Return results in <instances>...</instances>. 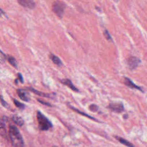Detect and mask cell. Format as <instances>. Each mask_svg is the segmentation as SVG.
Returning a JSON list of instances; mask_svg holds the SVG:
<instances>
[{"instance_id": "obj_5", "label": "cell", "mask_w": 147, "mask_h": 147, "mask_svg": "<svg viewBox=\"0 0 147 147\" xmlns=\"http://www.w3.org/2000/svg\"><path fill=\"white\" fill-rule=\"evenodd\" d=\"M108 107L111 110L113 111L115 113H121L124 110V107L122 103L121 102H115V103H111L109 105Z\"/></svg>"}, {"instance_id": "obj_24", "label": "cell", "mask_w": 147, "mask_h": 147, "mask_svg": "<svg viewBox=\"0 0 147 147\" xmlns=\"http://www.w3.org/2000/svg\"><path fill=\"white\" fill-rule=\"evenodd\" d=\"M17 78H18V79H19V80L22 83H24V79H23V77L21 75V73H18L17 74Z\"/></svg>"}, {"instance_id": "obj_2", "label": "cell", "mask_w": 147, "mask_h": 147, "mask_svg": "<svg viewBox=\"0 0 147 147\" xmlns=\"http://www.w3.org/2000/svg\"><path fill=\"white\" fill-rule=\"evenodd\" d=\"M37 119L38 127L41 130H48L52 127V124L51 121L39 111L37 112Z\"/></svg>"}, {"instance_id": "obj_17", "label": "cell", "mask_w": 147, "mask_h": 147, "mask_svg": "<svg viewBox=\"0 0 147 147\" xmlns=\"http://www.w3.org/2000/svg\"><path fill=\"white\" fill-rule=\"evenodd\" d=\"M7 19V16L6 13L3 11V10L0 7V22L6 21Z\"/></svg>"}, {"instance_id": "obj_25", "label": "cell", "mask_w": 147, "mask_h": 147, "mask_svg": "<svg viewBox=\"0 0 147 147\" xmlns=\"http://www.w3.org/2000/svg\"><path fill=\"white\" fill-rule=\"evenodd\" d=\"M53 147H56V146H53Z\"/></svg>"}, {"instance_id": "obj_9", "label": "cell", "mask_w": 147, "mask_h": 147, "mask_svg": "<svg viewBox=\"0 0 147 147\" xmlns=\"http://www.w3.org/2000/svg\"><path fill=\"white\" fill-rule=\"evenodd\" d=\"M124 83L125 84L126 86H127V87H129V88H134V89H137V90H139L141 91H142V90L138 86H137L136 84H134L130 79L127 78H125L124 79Z\"/></svg>"}, {"instance_id": "obj_14", "label": "cell", "mask_w": 147, "mask_h": 147, "mask_svg": "<svg viewBox=\"0 0 147 147\" xmlns=\"http://www.w3.org/2000/svg\"><path fill=\"white\" fill-rule=\"evenodd\" d=\"M116 138L118 140L119 142H120L121 144H122L123 145L127 146V147H134L133 144H131V142H130L129 141H127L126 139L122 138V137H116Z\"/></svg>"}, {"instance_id": "obj_16", "label": "cell", "mask_w": 147, "mask_h": 147, "mask_svg": "<svg viewBox=\"0 0 147 147\" xmlns=\"http://www.w3.org/2000/svg\"><path fill=\"white\" fill-rule=\"evenodd\" d=\"M70 108H71V109H72L74 111H76V113H78L80 114V115H82L86 116V117H88V118H90V119H93V120H95V121H97V120H96L95 118H94V117H91V116L89 115L88 114H86V113H83V112H82V111H80V110H78L77 109H75V107H72V106H70Z\"/></svg>"}, {"instance_id": "obj_11", "label": "cell", "mask_w": 147, "mask_h": 147, "mask_svg": "<svg viewBox=\"0 0 147 147\" xmlns=\"http://www.w3.org/2000/svg\"><path fill=\"white\" fill-rule=\"evenodd\" d=\"M12 119V121L17 125L20 126H21L24 125V119L20 116H18V115H13L11 118Z\"/></svg>"}, {"instance_id": "obj_21", "label": "cell", "mask_w": 147, "mask_h": 147, "mask_svg": "<svg viewBox=\"0 0 147 147\" xmlns=\"http://www.w3.org/2000/svg\"><path fill=\"white\" fill-rule=\"evenodd\" d=\"M103 34H104V36L105 37L109 40H111V36L110 34H109V33L108 32V31L107 30H105L104 32H103Z\"/></svg>"}, {"instance_id": "obj_15", "label": "cell", "mask_w": 147, "mask_h": 147, "mask_svg": "<svg viewBox=\"0 0 147 147\" xmlns=\"http://www.w3.org/2000/svg\"><path fill=\"white\" fill-rule=\"evenodd\" d=\"M6 60L13 67H14V68H17V63L16 59L14 57L10 55H7Z\"/></svg>"}, {"instance_id": "obj_4", "label": "cell", "mask_w": 147, "mask_h": 147, "mask_svg": "<svg viewBox=\"0 0 147 147\" xmlns=\"http://www.w3.org/2000/svg\"><path fill=\"white\" fill-rule=\"evenodd\" d=\"M140 63V59L135 56H131L127 59V64L131 69L136 68Z\"/></svg>"}, {"instance_id": "obj_18", "label": "cell", "mask_w": 147, "mask_h": 147, "mask_svg": "<svg viewBox=\"0 0 147 147\" xmlns=\"http://www.w3.org/2000/svg\"><path fill=\"white\" fill-rule=\"evenodd\" d=\"M13 102H14V105L16 106V107H17L19 109H24L25 108V107L24 104H23L22 103L20 102L19 101H18L17 100H16L15 99H13Z\"/></svg>"}, {"instance_id": "obj_13", "label": "cell", "mask_w": 147, "mask_h": 147, "mask_svg": "<svg viewBox=\"0 0 147 147\" xmlns=\"http://www.w3.org/2000/svg\"><path fill=\"white\" fill-rule=\"evenodd\" d=\"M51 59L52 60V61H53V63L55 64H56L58 66H61L63 65V63L61 61V60L59 59V57H58L57 56H55L53 54H51L49 56Z\"/></svg>"}, {"instance_id": "obj_20", "label": "cell", "mask_w": 147, "mask_h": 147, "mask_svg": "<svg viewBox=\"0 0 147 147\" xmlns=\"http://www.w3.org/2000/svg\"><path fill=\"white\" fill-rule=\"evenodd\" d=\"M0 102L2 104V105L5 107L6 109H8L9 107V104L5 100V99H3V98L2 97V96L0 95Z\"/></svg>"}, {"instance_id": "obj_10", "label": "cell", "mask_w": 147, "mask_h": 147, "mask_svg": "<svg viewBox=\"0 0 147 147\" xmlns=\"http://www.w3.org/2000/svg\"><path fill=\"white\" fill-rule=\"evenodd\" d=\"M4 121V119L0 118V134L5 137L6 136V130Z\"/></svg>"}, {"instance_id": "obj_12", "label": "cell", "mask_w": 147, "mask_h": 147, "mask_svg": "<svg viewBox=\"0 0 147 147\" xmlns=\"http://www.w3.org/2000/svg\"><path fill=\"white\" fill-rule=\"evenodd\" d=\"M28 89L30 91H31L32 92H33L34 94L37 95H39V96H44V97H47V98H50L51 96H52V95L50 94H47V93H43V92H41V91H37L33 88H31V87H28Z\"/></svg>"}, {"instance_id": "obj_6", "label": "cell", "mask_w": 147, "mask_h": 147, "mask_svg": "<svg viewBox=\"0 0 147 147\" xmlns=\"http://www.w3.org/2000/svg\"><path fill=\"white\" fill-rule=\"evenodd\" d=\"M18 2L23 7L29 9H33L36 6L35 2L32 0H18Z\"/></svg>"}, {"instance_id": "obj_1", "label": "cell", "mask_w": 147, "mask_h": 147, "mask_svg": "<svg viewBox=\"0 0 147 147\" xmlns=\"http://www.w3.org/2000/svg\"><path fill=\"white\" fill-rule=\"evenodd\" d=\"M9 134L11 142L14 147H22L24 141L18 129L14 125H10L9 128Z\"/></svg>"}, {"instance_id": "obj_8", "label": "cell", "mask_w": 147, "mask_h": 147, "mask_svg": "<svg viewBox=\"0 0 147 147\" xmlns=\"http://www.w3.org/2000/svg\"><path fill=\"white\" fill-rule=\"evenodd\" d=\"M61 83H63V84H64V85L67 86V87H68L72 91H76V92L79 91L78 89L73 84L72 82L69 79H62L61 80Z\"/></svg>"}, {"instance_id": "obj_23", "label": "cell", "mask_w": 147, "mask_h": 147, "mask_svg": "<svg viewBox=\"0 0 147 147\" xmlns=\"http://www.w3.org/2000/svg\"><path fill=\"white\" fill-rule=\"evenodd\" d=\"M37 100H38L40 103H41V104H42V105H44L47 106H51V105L50 103H48V102H44V101H43V100H41V99H37Z\"/></svg>"}, {"instance_id": "obj_3", "label": "cell", "mask_w": 147, "mask_h": 147, "mask_svg": "<svg viewBox=\"0 0 147 147\" xmlns=\"http://www.w3.org/2000/svg\"><path fill=\"white\" fill-rule=\"evenodd\" d=\"M65 4L61 1H55L52 4V10L55 14L60 18L63 17L65 8Z\"/></svg>"}, {"instance_id": "obj_22", "label": "cell", "mask_w": 147, "mask_h": 147, "mask_svg": "<svg viewBox=\"0 0 147 147\" xmlns=\"http://www.w3.org/2000/svg\"><path fill=\"white\" fill-rule=\"evenodd\" d=\"M89 109L92 111H96L98 109V107L95 105H91L89 106Z\"/></svg>"}, {"instance_id": "obj_19", "label": "cell", "mask_w": 147, "mask_h": 147, "mask_svg": "<svg viewBox=\"0 0 147 147\" xmlns=\"http://www.w3.org/2000/svg\"><path fill=\"white\" fill-rule=\"evenodd\" d=\"M7 56L0 49V63H4L6 60Z\"/></svg>"}, {"instance_id": "obj_7", "label": "cell", "mask_w": 147, "mask_h": 147, "mask_svg": "<svg viewBox=\"0 0 147 147\" xmlns=\"http://www.w3.org/2000/svg\"><path fill=\"white\" fill-rule=\"evenodd\" d=\"M17 94L19 98L24 101L28 102L30 100L29 93L25 90L18 89L17 90Z\"/></svg>"}]
</instances>
